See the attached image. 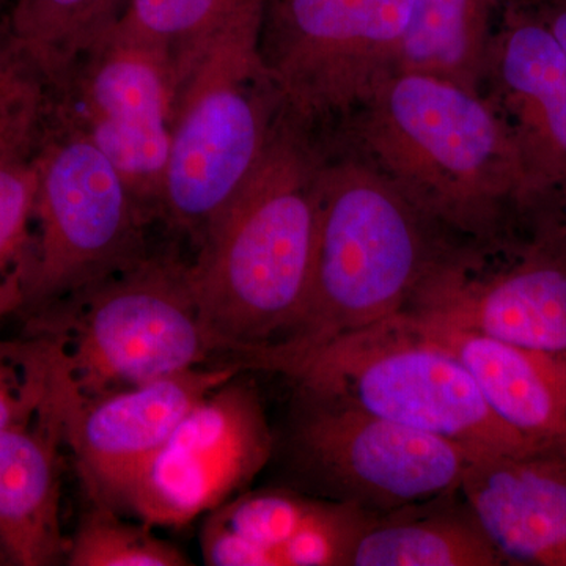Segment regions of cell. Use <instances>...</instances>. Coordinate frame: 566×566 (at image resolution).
Instances as JSON below:
<instances>
[{
	"label": "cell",
	"instance_id": "cell-22",
	"mask_svg": "<svg viewBox=\"0 0 566 566\" xmlns=\"http://www.w3.org/2000/svg\"><path fill=\"white\" fill-rule=\"evenodd\" d=\"M126 0H14L9 41L46 84L118 20Z\"/></svg>",
	"mask_w": 566,
	"mask_h": 566
},
{
	"label": "cell",
	"instance_id": "cell-21",
	"mask_svg": "<svg viewBox=\"0 0 566 566\" xmlns=\"http://www.w3.org/2000/svg\"><path fill=\"white\" fill-rule=\"evenodd\" d=\"M268 0H126L115 24L161 48L181 76L211 44L262 31Z\"/></svg>",
	"mask_w": 566,
	"mask_h": 566
},
{
	"label": "cell",
	"instance_id": "cell-19",
	"mask_svg": "<svg viewBox=\"0 0 566 566\" xmlns=\"http://www.w3.org/2000/svg\"><path fill=\"white\" fill-rule=\"evenodd\" d=\"M504 0H412L397 71L430 74L482 93Z\"/></svg>",
	"mask_w": 566,
	"mask_h": 566
},
{
	"label": "cell",
	"instance_id": "cell-5",
	"mask_svg": "<svg viewBox=\"0 0 566 566\" xmlns=\"http://www.w3.org/2000/svg\"><path fill=\"white\" fill-rule=\"evenodd\" d=\"M32 318L48 363L84 397L203 367L223 354L200 315L189 264L172 253H148Z\"/></svg>",
	"mask_w": 566,
	"mask_h": 566
},
{
	"label": "cell",
	"instance_id": "cell-9",
	"mask_svg": "<svg viewBox=\"0 0 566 566\" xmlns=\"http://www.w3.org/2000/svg\"><path fill=\"white\" fill-rule=\"evenodd\" d=\"M46 87L52 114L88 137L158 219L177 88L169 55L114 22Z\"/></svg>",
	"mask_w": 566,
	"mask_h": 566
},
{
	"label": "cell",
	"instance_id": "cell-7",
	"mask_svg": "<svg viewBox=\"0 0 566 566\" xmlns=\"http://www.w3.org/2000/svg\"><path fill=\"white\" fill-rule=\"evenodd\" d=\"M35 161L31 314L145 259L153 221L107 156L50 106Z\"/></svg>",
	"mask_w": 566,
	"mask_h": 566
},
{
	"label": "cell",
	"instance_id": "cell-23",
	"mask_svg": "<svg viewBox=\"0 0 566 566\" xmlns=\"http://www.w3.org/2000/svg\"><path fill=\"white\" fill-rule=\"evenodd\" d=\"M36 189L35 153L0 166V316L24 311L35 251Z\"/></svg>",
	"mask_w": 566,
	"mask_h": 566
},
{
	"label": "cell",
	"instance_id": "cell-2",
	"mask_svg": "<svg viewBox=\"0 0 566 566\" xmlns=\"http://www.w3.org/2000/svg\"><path fill=\"white\" fill-rule=\"evenodd\" d=\"M345 125L353 155L447 230L490 240L513 212L543 207L483 93L395 71Z\"/></svg>",
	"mask_w": 566,
	"mask_h": 566
},
{
	"label": "cell",
	"instance_id": "cell-28",
	"mask_svg": "<svg viewBox=\"0 0 566 566\" xmlns=\"http://www.w3.org/2000/svg\"><path fill=\"white\" fill-rule=\"evenodd\" d=\"M9 564V560H7L6 556H3L2 553H0V565Z\"/></svg>",
	"mask_w": 566,
	"mask_h": 566
},
{
	"label": "cell",
	"instance_id": "cell-12",
	"mask_svg": "<svg viewBox=\"0 0 566 566\" xmlns=\"http://www.w3.org/2000/svg\"><path fill=\"white\" fill-rule=\"evenodd\" d=\"M44 374L41 411L69 444L96 505L118 512L126 486L208 394L244 370L238 363L199 367L117 390L84 397L55 370L40 345Z\"/></svg>",
	"mask_w": 566,
	"mask_h": 566
},
{
	"label": "cell",
	"instance_id": "cell-6",
	"mask_svg": "<svg viewBox=\"0 0 566 566\" xmlns=\"http://www.w3.org/2000/svg\"><path fill=\"white\" fill-rule=\"evenodd\" d=\"M260 36H223L177 81L158 219L197 245L262 159L282 112Z\"/></svg>",
	"mask_w": 566,
	"mask_h": 566
},
{
	"label": "cell",
	"instance_id": "cell-13",
	"mask_svg": "<svg viewBox=\"0 0 566 566\" xmlns=\"http://www.w3.org/2000/svg\"><path fill=\"white\" fill-rule=\"evenodd\" d=\"M482 93L512 134L539 205L566 196V54L526 0H504Z\"/></svg>",
	"mask_w": 566,
	"mask_h": 566
},
{
	"label": "cell",
	"instance_id": "cell-3",
	"mask_svg": "<svg viewBox=\"0 0 566 566\" xmlns=\"http://www.w3.org/2000/svg\"><path fill=\"white\" fill-rule=\"evenodd\" d=\"M444 229L389 178L357 156L324 161L314 277L300 322L282 340L238 356L307 352L406 311L424 283L452 263Z\"/></svg>",
	"mask_w": 566,
	"mask_h": 566
},
{
	"label": "cell",
	"instance_id": "cell-17",
	"mask_svg": "<svg viewBox=\"0 0 566 566\" xmlns=\"http://www.w3.org/2000/svg\"><path fill=\"white\" fill-rule=\"evenodd\" d=\"M416 319L463 360L502 422L547 455L566 460V349L521 348Z\"/></svg>",
	"mask_w": 566,
	"mask_h": 566
},
{
	"label": "cell",
	"instance_id": "cell-10",
	"mask_svg": "<svg viewBox=\"0 0 566 566\" xmlns=\"http://www.w3.org/2000/svg\"><path fill=\"white\" fill-rule=\"evenodd\" d=\"M304 395L294 449L334 501L378 515L439 501L460 491L469 465L483 455L337 398Z\"/></svg>",
	"mask_w": 566,
	"mask_h": 566
},
{
	"label": "cell",
	"instance_id": "cell-11",
	"mask_svg": "<svg viewBox=\"0 0 566 566\" xmlns=\"http://www.w3.org/2000/svg\"><path fill=\"white\" fill-rule=\"evenodd\" d=\"M273 452L259 394L240 375L193 406L134 475L118 510L148 527L180 528L244 493Z\"/></svg>",
	"mask_w": 566,
	"mask_h": 566
},
{
	"label": "cell",
	"instance_id": "cell-16",
	"mask_svg": "<svg viewBox=\"0 0 566 566\" xmlns=\"http://www.w3.org/2000/svg\"><path fill=\"white\" fill-rule=\"evenodd\" d=\"M460 491L504 560L566 566V460L482 455L469 465Z\"/></svg>",
	"mask_w": 566,
	"mask_h": 566
},
{
	"label": "cell",
	"instance_id": "cell-29",
	"mask_svg": "<svg viewBox=\"0 0 566 566\" xmlns=\"http://www.w3.org/2000/svg\"><path fill=\"white\" fill-rule=\"evenodd\" d=\"M565 200H566V196H565Z\"/></svg>",
	"mask_w": 566,
	"mask_h": 566
},
{
	"label": "cell",
	"instance_id": "cell-8",
	"mask_svg": "<svg viewBox=\"0 0 566 566\" xmlns=\"http://www.w3.org/2000/svg\"><path fill=\"white\" fill-rule=\"evenodd\" d=\"M412 0H273L260 54L282 107L315 133L397 71Z\"/></svg>",
	"mask_w": 566,
	"mask_h": 566
},
{
	"label": "cell",
	"instance_id": "cell-14",
	"mask_svg": "<svg viewBox=\"0 0 566 566\" xmlns=\"http://www.w3.org/2000/svg\"><path fill=\"white\" fill-rule=\"evenodd\" d=\"M406 311L495 342L566 349V245L543 240L502 273L471 281L452 262L433 275Z\"/></svg>",
	"mask_w": 566,
	"mask_h": 566
},
{
	"label": "cell",
	"instance_id": "cell-24",
	"mask_svg": "<svg viewBox=\"0 0 566 566\" xmlns=\"http://www.w3.org/2000/svg\"><path fill=\"white\" fill-rule=\"evenodd\" d=\"M66 565L71 566H186L189 558L151 527L123 523L109 506H93L70 539Z\"/></svg>",
	"mask_w": 566,
	"mask_h": 566
},
{
	"label": "cell",
	"instance_id": "cell-20",
	"mask_svg": "<svg viewBox=\"0 0 566 566\" xmlns=\"http://www.w3.org/2000/svg\"><path fill=\"white\" fill-rule=\"evenodd\" d=\"M387 516L368 528L353 566H497L505 564L471 512Z\"/></svg>",
	"mask_w": 566,
	"mask_h": 566
},
{
	"label": "cell",
	"instance_id": "cell-15",
	"mask_svg": "<svg viewBox=\"0 0 566 566\" xmlns=\"http://www.w3.org/2000/svg\"><path fill=\"white\" fill-rule=\"evenodd\" d=\"M379 517L334 499L253 491L207 515L200 546L210 566H346Z\"/></svg>",
	"mask_w": 566,
	"mask_h": 566
},
{
	"label": "cell",
	"instance_id": "cell-1",
	"mask_svg": "<svg viewBox=\"0 0 566 566\" xmlns=\"http://www.w3.org/2000/svg\"><path fill=\"white\" fill-rule=\"evenodd\" d=\"M324 161L314 132L282 107L262 159L197 245L193 296L232 359L282 340L303 315Z\"/></svg>",
	"mask_w": 566,
	"mask_h": 566
},
{
	"label": "cell",
	"instance_id": "cell-25",
	"mask_svg": "<svg viewBox=\"0 0 566 566\" xmlns=\"http://www.w3.org/2000/svg\"><path fill=\"white\" fill-rule=\"evenodd\" d=\"M48 102L46 82L6 40L0 44V166L35 153Z\"/></svg>",
	"mask_w": 566,
	"mask_h": 566
},
{
	"label": "cell",
	"instance_id": "cell-4",
	"mask_svg": "<svg viewBox=\"0 0 566 566\" xmlns=\"http://www.w3.org/2000/svg\"><path fill=\"white\" fill-rule=\"evenodd\" d=\"M245 368L290 376L304 394L337 398L483 455H547L494 415L463 360L408 311Z\"/></svg>",
	"mask_w": 566,
	"mask_h": 566
},
{
	"label": "cell",
	"instance_id": "cell-27",
	"mask_svg": "<svg viewBox=\"0 0 566 566\" xmlns=\"http://www.w3.org/2000/svg\"><path fill=\"white\" fill-rule=\"evenodd\" d=\"M566 54V0H526Z\"/></svg>",
	"mask_w": 566,
	"mask_h": 566
},
{
	"label": "cell",
	"instance_id": "cell-26",
	"mask_svg": "<svg viewBox=\"0 0 566 566\" xmlns=\"http://www.w3.org/2000/svg\"><path fill=\"white\" fill-rule=\"evenodd\" d=\"M44 374L33 342L0 344V428L39 415Z\"/></svg>",
	"mask_w": 566,
	"mask_h": 566
},
{
	"label": "cell",
	"instance_id": "cell-18",
	"mask_svg": "<svg viewBox=\"0 0 566 566\" xmlns=\"http://www.w3.org/2000/svg\"><path fill=\"white\" fill-rule=\"evenodd\" d=\"M54 422L39 411L0 428V553L9 564L48 566L65 560L61 479Z\"/></svg>",
	"mask_w": 566,
	"mask_h": 566
}]
</instances>
